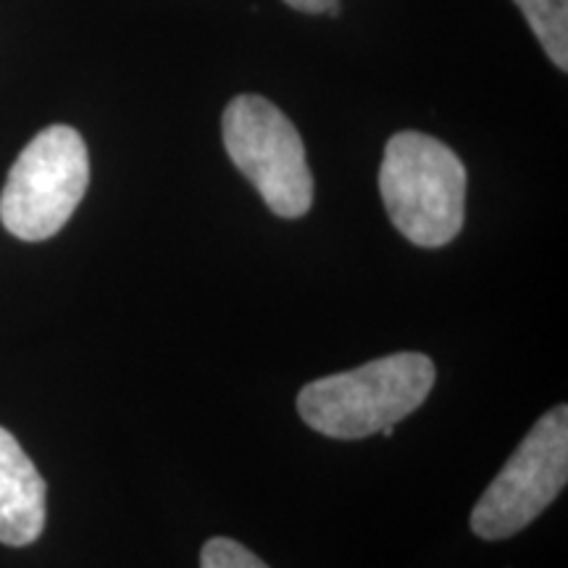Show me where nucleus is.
<instances>
[{
  "label": "nucleus",
  "mask_w": 568,
  "mask_h": 568,
  "mask_svg": "<svg viewBox=\"0 0 568 568\" xmlns=\"http://www.w3.org/2000/svg\"><path fill=\"white\" fill-rule=\"evenodd\" d=\"M435 376L429 355H385L305 385L297 395V414L318 435L364 439L414 414L429 397Z\"/></svg>",
  "instance_id": "1"
},
{
  "label": "nucleus",
  "mask_w": 568,
  "mask_h": 568,
  "mask_svg": "<svg viewBox=\"0 0 568 568\" xmlns=\"http://www.w3.org/2000/svg\"><path fill=\"white\" fill-rule=\"evenodd\" d=\"M389 222L418 247H443L466 219V166L445 142L424 132L389 138L379 169Z\"/></svg>",
  "instance_id": "2"
},
{
  "label": "nucleus",
  "mask_w": 568,
  "mask_h": 568,
  "mask_svg": "<svg viewBox=\"0 0 568 568\" xmlns=\"http://www.w3.org/2000/svg\"><path fill=\"white\" fill-rule=\"evenodd\" d=\"M90 155L74 126H45L19 153L0 195V222L13 237L40 243L63 230L88 193Z\"/></svg>",
  "instance_id": "3"
},
{
  "label": "nucleus",
  "mask_w": 568,
  "mask_h": 568,
  "mask_svg": "<svg viewBox=\"0 0 568 568\" xmlns=\"http://www.w3.org/2000/svg\"><path fill=\"white\" fill-rule=\"evenodd\" d=\"M226 153L272 213L301 219L314 203V176L295 124L261 95H237L222 119Z\"/></svg>",
  "instance_id": "4"
},
{
  "label": "nucleus",
  "mask_w": 568,
  "mask_h": 568,
  "mask_svg": "<svg viewBox=\"0 0 568 568\" xmlns=\"http://www.w3.org/2000/svg\"><path fill=\"white\" fill-rule=\"evenodd\" d=\"M568 408H550L531 426L471 510V529L481 539H508L527 529L566 487Z\"/></svg>",
  "instance_id": "5"
},
{
  "label": "nucleus",
  "mask_w": 568,
  "mask_h": 568,
  "mask_svg": "<svg viewBox=\"0 0 568 568\" xmlns=\"http://www.w3.org/2000/svg\"><path fill=\"white\" fill-rule=\"evenodd\" d=\"M48 485L19 439L0 426V542L27 548L42 535Z\"/></svg>",
  "instance_id": "6"
},
{
  "label": "nucleus",
  "mask_w": 568,
  "mask_h": 568,
  "mask_svg": "<svg viewBox=\"0 0 568 568\" xmlns=\"http://www.w3.org/2000/svg\"><path fill=\"white\" fill-rule=\"evenodd\" d=\"M548 59L568 71V0H514Z\"/></svg>",
  "instance_id": "7"
},
{
  "label": "nucleus",
  "mask_w": 568,
  "mask_h": 568,
  "mask_svg": "<svg viewBox=\"0 0 568 568\" xmlns=\"http://www.w3.org/2000/svg\"><path fill=\"white\" fill-rule=\"evenodd\" d=\"M201 568H268L258 556L230 537H213L203 545Z\"/></svg>",
  "instance_id": "8"
},
{
  "label": "nucleus",
  "mask_w": 568,
  "mask_h": 568,
  "mask_svg": "<svg viewBox=\"0 0 568 568\" xmlns=\"http://www.w3.org/2000/svg\"><path fill=\"white\" fill-rule=\"evenodd\" d=\"M284 3L303 13H329V17L339 13V0H284Z\"/></svg>",
  "instance_id": "9"
}]
</instances>
